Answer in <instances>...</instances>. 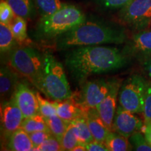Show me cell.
Returning <instances> with one entry per match:
<instances>
[{"label": "cell", "instance_id": "obj_1", "mask_svg": "<svg viewBox=\"0 0 151 151\" xmlns=\"http://www.w3.org/2000/svg\"><path fill=\"white\" fill-rule=\"evenodd\" d=\"M127 63V57L118 48L96 45L79 46L66 56L69 71L78 81L92 74L116 71Z\"/></svg>", "mask_w": 151, "mask_h": 151}, {"label": "cell", "instance_id": "obj_2", "mask_svg": "<svg viewBox=\"0 0 151 151\" xmlns=\"http://www.w3.org/2000/svg\"><path fill=\"white\" fill-rule=\"evenodd\" d=\"M62 35L58 41L60 48L95 46L104 43L120 44L126 39L125 33L122 29L90 21H85Z\"/></svg>", "mask_w": 151, "mask_h": 151}, {"label": "cell", "instance_id": "obj_3", "mask_svg": "<svg viewBox=\"0 0 151 151\" xmlns=\"http://www.w3.org/2000/svg\"><path fill=\"white\" fill-rule=\"evenodd\" d=\"M42 92L54 101L71 98L70 86L63 66L52 55H44Z\"/></svg>", "mask_w": 151, "mask_h": 151}, {"label": "cell", "instance_id": "obj_4", "mask_svg": "<svg viewBox=\"0 0 151 151\" xmlns=\"http://www.w3.org/2000/svg\"><path fill=\"white\" fill-rule=\"evenodd\" d=\"M85 21L86 17L80 9L65 4L54 14L41 17L39 27L43 35L54 37L71 31Z\"/></svg>", "mask_w": 151, "mask_h": 151}, {"label": "cell", "instance_id": "obj_5", "mask_svg": "<svg viewBox=\"0 0 151 151\" xmlns=\"http://www.w3.org/2000/svg\"><path fill=\"white\" fill-rule=\"evenodd\" d=\"M44 58L32 48L15 50L10 58V65L19 73L25 76L42 92Z\"/></svg>", "mask_w": 151, "mask_h": 151}, {"label": "cell", "instance_id": "obj_6", "mask_svg": "<svg viewBox=\"0 0 151 151\" xmlns=\"http://www.w3.org/2000/svg\"><path fill=\"white\" fill-rule=\"evenodd\" d=\"M148 81L139 74H133L126 79L120 87L119 104L134 113H143Z\"/></svg>", "mask_w": 151, "mask_h": 151}, {"label": "cell", "instance_id": "obj_7", "mask_svg": "<svg viewBox=\"0 0 151 151\" xmlns=\"http://www.w3.org/2000/svg\"><path fill=\"white\" fill-rule=\"evenodd\" d=\"M119 18L130 27L145 29L151 23V0H132L120 9Z\"/></svg>", "mask_w": 151, "mask_h": 151}, {"label": "cell", "instance_id": "obj_8", "mask_svg": "<svg viewBox=\"0 0 151 151\" xmlns=\"http://www.w3.org/2000/svg\"><path fill=\"white\" fill-rule=\"evenodd\" d=\"M135 113L126 110L119 104L113 118L112 131L129 138L143 127V123Z\"/></svg>", "mask_w": 151, "mask_h": 151}, {"label": "cell", "instance_id": "obj_9", "mask_svg": "<svg viewBox=\"0 0 151 151\" xmlns=\"http://www.w3.org/2000/svg\"><path fill=\"white\" fill-rule=\"evenodd\" d=\"M23 119V114L13 96L9 101L1 104V131L6 138L9 139L16 129L20 127Z\"/></svg>", "mask_w": 151, "mask_h": 151}, {"label": "cell", "instance_id": "obj_10", "mask_svg": "<svg viewBox=\"0 0 151 151\" xmlns=\"http://www.w3.org/2000/svg\"><path fill=\"white\" fill-rule=\"evenodd\" d=\"M121 85L122 83L120 79H111L110 90L108 94L95 108L106 125L111 131H112L113 118L117 109V100Z\"/></svg>", "mask_w": 151, "mask_h": 151}, {"label": "cell", "instance_id": "obj_11", "mask_svg": "<svg viewBox=\"0 0 151 151\" xmlns=\"http://www.w3.org/2000/svg\"><path fill=\"white\" fill-rule=\"evenodd\" d=\"M111 79L99 78L86 83L83 90V104L86 109L96 108L108 94Z\"/></svg>", "mask_w": 151, "mask_h": 151}, {"label": "cell", "instance_id": "obj_12", "mask_svg": "<svg viewBox=\"0 0 151 151\" xmlns=\"http://www.w3.org/2000/svg\"><path fill=\"white\" fill-rule=\"evenodd\" d=\"M12 96L21 110L24 118L39 113V100L37 94L34 93L26 84L19 83Z\"/></svg>", "mask_w": 151, "mask_h": 151}, {"label": "cell", "instance_id": "obj_13", "mask_svg": "<svg viewBox=\"0 0 151 151\" xmlns=\"http://www.w3.org/2000/svg\"><path fill=\"white\" fill-rule=\"evenodd\" d=\"M85 116L94 140L104 142L111 130L106 125L97 109H87Z\"/></svg>", "mask_w": 151, "mask_h": 151}, {"label": "cell", "instance_id": "obj_14", "mask_svg": "<svg viewBox=\"0 0 151 151\" xmlns=\"http://www.w3.org/2000/svg\"><path fill=\"white\" fill-rule=\"evenodd\" d=\"M70 99L63 100V101H55L56 105L57 115L67 122H72L78 117L83 116L87 109H81L79 108Z\"/></svg>", "mask_w": 151, "mask_h": 151}, {"label": "cell", "instance_id": "obj_15", "mask_svg": "<svg viewBox=\"0 0 151 151\" xmlns=\"http://www.w3.org/2000/svg\"><path fill=\"white\" fill-rule=\"evenodd\" d=\"M8 148L13 151L35 150V146L29 134L21 127L16 129L9 138Z\"/></svg>", "mask_w": 151, "mask_h": 151}, {"label": "cell", "instance_id": "obj_16", "mask_svg": "<svg viewBox=\"0 0 151 151\" xmlns=\"http://www.w3.org/2000/svg\"><path fill=\"white\" fill-rule=\"evenodd\" d=\"M19 83L18 76L7 67H1L0 71V92L1 97H8L14 93Z\"/></svg>", "mask_w": 151, "mask_h": 151}, {"label": "cell", "instance_id": "obj_17", "mask_svg": "<svg viewBox=\"0 0 151 151\" xmlns=\"http://www.w3.org/2000/svg\"><path fill=\"white\" fill-rule=\"evenodd\" d=\"M132 46L134 50L146 58L151 56V30H142L135 34L132 39Z\"/></svg>", "mask_w": 151, "mask_h": 151}, {"label": "cell", "instance_id": "obj_18", "mask_svg": "<svg viewBox=\"0 0 151 151\" xmlns=\"http://www.w3.org/2000/svg\"><path fill=\"white\" fill-rule=\"evenodd\" d=\"M109 151H127L133 150L129 138L118 132L111 131L104 141Z\"/></svg>", "mask_w": 151, "mask_h": 151}, {"label": "cell", "instance_id": "obj_19", "mask_svg": "<svg viewBox=\"0 0 151 151\" xmlns=\"http://www.w3.org/2000/svg\"><path fill=\"white\" fill-rule=\"evenodd\" d=\"M20 127L23 129L28 134L39 131L50 132L46 119L41 114L25 118L22 120Z\"/></svg>", "mask_w": 151, "mask_h": 151}, {"label": "cell", "instance_id": "obj_20", "mask_svg": "<svg viewBox=\"0 0 151 151\" xmlns=\"http://www.w3.org/2000/svg\"><path fill=\"white\" fill-rule=\"evenodd\" d=\"M45 119L52 134L61 142L64 134L70 122L65 121L57 114L48 117V118H45Z\"/></svg>", "mask_w": 151, "mask_h": 151}, {"label": "cell", "instance_id": "obj_21", "mask_svg": "<svg viewBox=\"0 0 151 151\" xmlns=\"http://www.w3.org/2000/svg\"><path fill=\"white\" fill-rule=\"evenodd\" d=\"M63 150H71L79 144L78 129L73 122L69 124L61 141Z\"/></svg>", "mask_w": 151, "mask_h": 151}, {"label": "cell", "instance_id": "obj_22", "mask_svg": "<svg viewBox=\"0 0 151 151\" xmlns=\"http://www.w3.org/2000/svg\"><path fill=\"white\" fill-rule=\"evenodd\" d=\"M72 122L76 124L78 129L79 144L86 146L94 140L85 115L78 117Z\"/></svg>", "mask_w": 151, "mask_h": 151}, {"label": "cell", "instance_id": "obj_23", "mask_svg": "<svg viewBox=\"0 0 151 151\" xmlns=\"http://www.w3.org/2000/svg\"><path fill=\"white\" fill-rule=\"evenodd\" d=\"M15 37L10 24L0 22V50L1 52L9 51L14 44Z\"/></svg>", "mask_w": 151, "mask_h": 151}, {"label": "cell", "instance_id": "obj_24", "mask_svg": "<svg viewBox=\"0 0 151 151\" xmlns=\"http://www.w3.org/2000/svg\"><path fill=\"white\" fill-rule=\"evenodd\" d=\"M10 26L16 41L22 42L27 39V22L25 21V18L15 16L12 22H11Z\"/></svg>", "mask_w": 151, "mask_h": 151}, {"label": "cell", "instance_id": "obj_25", "mask_svg": "<svg viewBox=\"0 0 151 151\" xmlns=\"http://www.w3.org/2000/svg\"><path fill=\"white\" fill-rule=\"evenodd\" d=\"M41 16H50L58 11L65 4L60 0H35Z\"/></svg>", "mask_w": 151, "mask_h": 151}, {"label": "cell", "instance_id": "obj_26", "mask_svg": "<svg viewBox=\"0 0 151 151\" xmlns=\"http://www.w3.org/2000/svg\"><path fill=\"white\" fill-rule=\"evenodd\" d=\"M16 16L27 18L32 11L30 0H7Z\"/></svg>", "mask_w": 151, "mask_h": 151}, {"label": "cell", "instance_id": "obj_27", "mask_svg": "<svg viewBox=\"0 0 151 151\" xmlns=\"http://www.w3.org/2000/svg\"><path fill=\"white\" fill-rule=\"evenodd\" d=\"M133 150L137 151H151V146L146 137L139 131L136 132L129 137Z\"/></svg>", "mask_w": 151, "mask_h": 151}, {"label": "cell", "instance_id": "obj_28", "mask_svg": "<svg viewBox=\"0 0 151 151\" xmlns=\"http://www.w3.org/2000/svg\"><path fill=\"white\" fill-rule=\"evenodd\" d=\"M37 96L39 100V114L42 115L44 118L54 116L57 114L55 102H50L48 100L44 99L39 93H37Z\"/></svg>", "mask_w": 151, "mask_h": 151}, {"label": "cell", "instance_id": "obj_29", "mask_svg": "<svg viewBox=\"0 0 151 151\" xmlns=\"http://www.w3.org/2000/svg\"><path fill=\"white\" fill-rule=\"evenodd\" d=\"M35 150L39 151H60L63 150L61 142L55 137L51 135L44 142L39 146Z\"/></svg>", "mask_w": 151, "mask_h": 151}, {"label": "cell", "instance_id": "obj_30", "mask_svg": "<svg viewBox=\"0 0 151 151\" xmlns=\"http://www.w3.org/2000/svg\"><path fill=\"white\" fill-rule=\"evenodd\" d=\"M15 16L14 11L7 1H1L0 3V22L10 24Z\"/></svg>", "mask_w": 151, "mask_h": 151}, {"label": "cell", "instance_id": "obj_31", "mask_svg": "<svg viewBox=\"0 0 151 151\" xmlns=\"http://www.w3.org/2000/svg\"><path fill=\"white\" fill-rule=\"evenodd\" d=\"M143 119L144 123L151 121V82H148L143 104Z\"/></svg>", "mask_w": 151, "mask_h": 151}, {"label": "cell", "instance_id": "obj_32", "mask_svg": "<svg viewBox=\"0 0 151 151\" xmlns=\"http://www.w3.org/2000/svg\"><path fill=\"white\" fill-rule=\"evenodd\" d=\"M30 139L32 141L34 146H35V150L38 146L43 142H44L48 138H49L52 135V133L50 132L47 131H39L32 132V133L29 134Z\"/></svg>", "mask_w": 151, "mask_h": 151}, {"label": "cell", "instance_id": "obj_33", "mask_svg": "<svg viewBox=\"0 0 151 151\" xmlns=\"http://www.w3.org/2000/svg\"><path fill=\"white\" fill-rule=\"evenodd\" d=\"M131 1L132 0H99L104 6L111 9H121Z\"/></svg>", "mask_w": 151, "mask_h": 151}, {"label": "cell", "instance_id": "obj_34", "mask_svg": "<svg viewBox=\"0 0 151 151\" xmlns=\"http://www.w3.org/2000/svg\"><path fill=\"white\" fill-rule=\"evenodd\" d=\"M86 150L88 151H109L106 145L104 142L94 140L86 145Z\"/></svg>", "mask_w": 151, "mask_h": 151}, {"label": "cell", "instance_id": "obj_35", "mask_svg": "<svg viewBox=\"0 0 151 151\" xmlns=\"http://www.w3.org/2000/svg\"><path fill=\"white\" fill-rule=\"evenodd\" d=\"M144 136L146 140L151 146V121L145 123Z\"/></svg>", "mask_w": 151, "mask_h": 151}, {"label": "cell", "instance_id": "obj_36", "mask_svg": "<svg viewBox=\"0 0 151 151\" xmlns=\"http://www.w3.org/2000/svg\"><path fill=\"white\" fill-rule=\"evenodd\" d=\"M143 68L146 71L147 75L151 78V63H147V62H143Z\"/></svg>", "mask_w": 151, "mask_h": 151}, {"label": "cell", "instance_id": "obj_37", "mask_svg": "<svg viewBox=\"0 0 151 151\" xmlns=\"http://www.w3.org/2000/svg\"><path fill=\"white\" fill-rule=\"evenodd\" d=\"M86 150H87L86 146H84V145H82V144H78L73 149L72 151H86Z\"/></svg>", "mask_w": 151, "mask_h": 151}, {"label": "cell", "instance_id": "obj_38", "mask_svg": "<svg viewBox=\"0 0 151 151\" xmlns=\"http://www.w3.org/2000/svg\"><path fill=\"white\" fill-rule=\"evenodd\" d=\"M144 62H147V63H151V56L147 57L146 58V60Z\"/></svg>", "mask_w": 151, "mask_h": 151}]
</instances>
